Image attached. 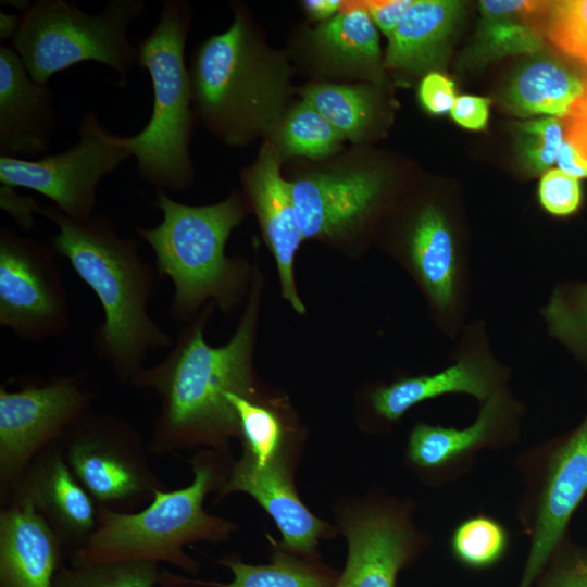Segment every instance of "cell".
<instances>
[{
  "label": "cell",
  "mask_w": 587,
  "mask_h": 587,
  "mask_svg": "<svg viewBox=\"0 0 587 587\" xmlns=\"http://www.w3.org/2000/svg\"><path fill=\"white\" fill-rule=\"evenodd\" d=\"M260 284L255 276L239 324L225 345L212 347L204 338L215 307L209 304L185 323L168 353L133 380L130 386L153 391L159 401L147 441L150 453L165 455L200 446L223 449L230 437L240 436L227 394L257 398L252 358Z\"/></svg>",
  "instance_id": "obj_1"
},
{
  "label": "cell",
  "mask_w": 587,
  "mask_h": 587,
  "mask_svg": "<svg viewBox=\"0 0 587 587\" xmlns=\"http://www.w3.org/2000/svg\"><path fill=\"white\" fill-rule=\"evenodd\" d=\"M36 213L58 227L49 245L99 300L103 321L92 334L95 352L120 383L132 385L147 355L174 342L149 313L157 270L140 254L139 240L123 237L104 215L76 221L39 204Z\"/></svg>",
  "instance_id": "obj_2"
},
{
  "label": "cell",
  "mask_w": 587,
  "mask_h": 587,
  "mask_svg": "<svg viewBox=\"0 0 587 587\" xmlns=\"http://www.w3.org/2000/svg\"><path fill=\"white\" fill-rule=\"evenodd\" d=\"M221 34L203 40L189 68L195 115L232 147L274 134L284 117L288 70L268 51L240 4Z\"/></svg>",
  "instance_id": "obj_3"
},
{
  "label": "cell",
  "mask_w": 587,
  "mask_h": 587,
  "mask_svg": "<svg viewBox=\"0 0 587 587\" xmlns=\"http://www.w3.org/2000/svg\"><path fill=\"white\" fill-rule=\"evenodd\" d=\"M152 204L161 222L136 226V233L153 251L158 274L174 286L170 317L186 323L209 304L233 311L245 297L249 268L225 248L246 214L243 198L233 191L218 202L191 205L157 190Z\"/></svg>",
  "instance_id": "obj_4"
},
{
  "label": "cell",
  "mask_w": 587,
  "mask_h": 587,
  "mask_svg": "<svg viewBox=\"0 0 587 587\" xmlns=\"http://www.w3.org/2000/svg\"><path fill=\"white\" fill-rule=\"evenodd\" d=\"M193 478L183 488L158 489L140 511L99 507L93 533L70 557L73 564L149 562L171 564L184 572L199 569L184 547L218 542L229 537L232 522L203 509L207 495L221 489L226 478L214 452L202 451L191 460Z\"/></svg>",
  "instance_id": "obj_5"
},
{
  "label": "cell",
  "mask_w": 587,
  "mask_h": 587,
  "mask_svg": "<svg viewBox=\"0 0 587 587\" xmlns=\"http://www.w3.org/2000/svg\"><path fill=\"white\" fill-rule=\"evenodd\" d=\"M189 5L165 0L151 32L138 43V65L148 72L153 92L152 112L133 136H114L136 159L139 178L157 190L189 188L195 171L189 152L195 112L185 47L190 28Z\"/></svg>",
  "instance_id": "obj_6"
},
{
  "label": "cell",
  "mask_w": 587,
  "mask_h": 587,
  "mask_svg": "<svg viewBox=\"0 0 587 587\" xmlns=\"http://www.w3.org/2000/svg\"><path fill=\"white\" fill-rule=\"evenodd\" d=\"M146 11L143 0H110L98 14L80 10L73 1L38 0L21 14L12 47L40 85L82 62H97L115 71L117 84L125 86L138 63L129 26Z\"/></svg>",
  "instance_id": "obj_7"
},
{
  "label": "cell",
  "mask_w": 587,
  "mask_h": 587,
  "mask_svg": "<svg viewBox=\"0 0 587 587\" xmlns=\"http://www.w3.org/2000/svg\"><path fill=\"white\" fill-rule=\"evenodd\" d=\"M60 442L67 464L98 507H137L164 489L149 463L148 442L122 416L89 411Z\"/></svg>",
  "instance_id": "obj_8"
},
{
  "label": "cell",
  "mask_w": 587,
  "mask_h": 587,
  "mask_svg": "<svg viewBox=\"0 0 587 587\" xmlns=\"http://www.w3.org/2000/svg\"><path fill=\"white\" fill-rule=\"evenodd\" d=\"M95 389L80 372L0 387V495L7 502L34 458L90 411Z\"/></svg>",
  "instance_id": "obj_9"
},
{
  "label": "cell",
  "mask_w": 587,
  "mask_h": 587,
  "mask_svg": "<svg viewBox=\"0 0 587 587\" xmlns=\"http://www.w3.org/2000/svg\"><path fill=\"white\" fill-rule=\"evenodd\" d=\"M50 245L0 225V326L27 342L71 326L68 296Z\"/></svg>",
  "instance_id": "obj_10"
},
{
  "label": "cell",
  "mask_w": 587,
  "mask_h": 587,
  "mask_svg": "<svg viewBox=\"0 0 587 587\" xmlns=\"http://www.w3.org/2000/svg\"><path fill=\"white\" fill-rule=\"evenodd\" d=\"M79 138L70 149L36 160L0 155V182L34 190L72 220L90 218L101 180L132 154L120 147L95 112L80 120Z\"/></svg>",
  "instance_id": "obj_11"
},
{
  "label": "cell",
  "mask_w": 587,
  "mask_h": 587,
  "mask_svg": "<svg viewBox=\"0 0 587 587\" xmlns=\"http://www.w3.org/2000/svg\"><path fill=\"white\" fill-rule=\"evenodd\" d=\"M392 252L422 291L437 327L455 338L465 326L471 282L449 214L436 202L420 205Z\"/></svg>",
  "instance_id": "obj_12"
},
{
  "label": "cell",
  "mask_w": 587,
  "mask_h": 587,
  "mask_svg": "<svg viewBox=\"0 0 587 587\" xmlns=\"http://www.w3.org/2000/svg\"><path fill=\"white\" fill-rule=\"evenodd\" d=\"M304 240L353 248L376 217L388 187L378 167L352 164L290 182Z\"/></svg>",
  "instance_id": "obj_13"
},
{
  "label": "cell",
  "mask_w": 587,
  "mask_h": 587,
  "mask_svg": "<svg viewBox=\"0 0 587 587\" xmlns=\"http://www.w3.org/2000/svg\"><path fill=\"white\" fill-rule=\"evenodd\" d=\"M587 495V414L550 448L534 495L530 549L519 587H530L560 546L577 507Z\"/></svg>",
  "instance_id": "obj_14"
},
{
  "label": "cell",
  "mask_w": 587,
  "mask_h": 587,
  "mask_svg": "<svg viewBox=\"0 0 587 587\" xmlns=\"http://www.w3.org/2000/svg\"><path fill=\"white\" fill-rule=\"evenodd\" d=\"M454 362L434 374L399 378L371 394L375 413L388 422L412 407L448 394H465L485 402L505 388L511 371L494 355L483 321L465 325L451 354Z\"/></svg>",
  "instance_id": "obj_15"
},
{
  "label": "cell",
  "mask_w": 587,
  "mask_h": 587,
  "mask_svg": "<svg viewBox=\"0 0 587 587\" xmlns=\"http://www.w3.org/2000/svg\"><path fill=\"white\" fill-rule=\"evenodd\" d=\"M282 158L272 140L264 142L257 160L241 172V182L264 241L275 259L282 296L296 312L303 314L305 307L295 280V259L304 238L290 182L280 174Z\"/></svg>",
  "instance_id": "obj_16"
},
{
  "label": "cell",
  "mask_w": 587,
  "mask_h": 587,
  "mask_svg": "<svg viewBox=\"0 0 587 587\" xmlns=\"http://www.w3.org/2000/svg\"><path fill=\"white\" fill-rule=\"evenodd\" d=\"M57 112L52 90L36 83L17 52L0 47V154L36 160L52 145Z\"/></svg>",
  "instance_id": "obj_17"
},
{
  "label": "cell",
  "mask_w": 587,
  "mask_h": 587,
  "mask_svg": "<svg viewBox=\"0 0 587 587\" xmlns=\"http://www.w3.org/2000/svg\"><path fill=\"white\" fill-rule=\"evenodd\" d=\"M15 498L29 500L74 549L97 527L99 507L74 475L60 441L34 458L7 502Z\"/></svg>",
  "instance_id": "obj_18"
},
{
  "label": "cell",
  "mask_w": 587,
  "mask_h": 587,
  "mask_svg": "<svg viewBox=\"0 0 587 587\" xmlns=\"http://www.w3.org/2000/svg\"><path fill=\"white\" fill-rule=\"evenodd\" d=\"M346 566L334 587H396L399 572L416 552V539L397 512L370 510L344 521Z\"/></svg>",
  "instance_id": "obj_19"
},
{
  "label": "cell",
  "mask_w": 587,
  "mask_h": 587,
  "mask_svg": "<svg viewBox=\"0 0 587 587\" xmlns=\"http://www.w3.org/2000/svg\"><path fill=\"white\" fill-rule=\"evenodd\" d=\"M0 511V587H52L65 544L27 499Z\"/></svg>",
  "instance_id": "obj_20"
},
{
  "label": "cell",
  "mask_w": 587,
  "mask_h": 587,
  "mask_svg": "<svg viewBox=\"0 0 587 587\" xmlns=\"http://www.w3.org/2000/svg\"><path fill=\"white\" fill-rule=\"evenodd\" d=\"M521 415V403L502 388L483 402L476 420L467 427L417 423L409 437L408 457L424 470L451 467L479 449L511 439Z\"/></svg>",
  "instance_id": "obj_21"
},
{
  "label": "cell",
  "mask_w": 587,
  "mask_h": 587,
  "mask_svg": "<svg viewBox=\"0 0 587 587\" xmlns=\"http://www.w3.org/2000/svg\"><path fill=\"white\" fill-rule=\"evenodd\" d=\"M241 491L252 496L273 517L283 536L284 548L309 557L328 525L314 516L294 489L283 459L277 457L264 466L243 453L221 487V497Z\"/></svg>",
  "instance_id": "obj_22"
},
{
  "label": "cell",
  "mask_w": 587,
  "mask_h": 587,
  "mask_svg": "<svg viewBox=\"0 0 587 587\" xmlns=\"http://www.w3.org/2000/svg\"><path fill=\"white\" fill-rule=\"evenodd\" d=\"M463 8L461 1L414 0L388 37L384 65L416 75L440 67Z\"/></svg>",
  "instance_id": "obj_23"
},
{
  "label": "cell",
  "mask_w": 587,
  "mask_h": 587,
  "mask_svg": "<svg viewBox=\"0 0 587 587\" xmlns=\"http://www.w3.org/2000/svg\"><path fill=\"white\" fill-rule=\"evenodd\" d=\"M310 46L319 63L335 73L380 83L383 77L378 33L357 1H344L341 10L310 33Z\"/></svg>",
  "instance_id": "obj_24"
},
{
  "label": "cell",
  "mask_w": 587,
  "mask_h": 587,
  "mask_svg": "<svg viewBox=\"0 0 587 587\" xmlns=\"http://www.w3.org/2000/svg\"><path fill=\"white\" fill-rule=\"evenodd\" d=\"M551 1L483 0L473 47L483 61L510 54L535 53L545 46V23Z\"/></svg>",
  "instance_id": "obj_25"
},
{
  "label": "cell",
  "mask_w": 587,
  "mask_h": 587,
  "mask_svg": "<svg viewBox=\"0 0 587 587\" xmlns=\"http://www.w3.org/2000/svg\"><path fill=\"white\" fill-rule=\"evenodd\" d=\"M585 80L560 60L535 59L513 75L503 91L502 102L521 117H564L582 95Z\"/></svg>",
  "instance_id": "obj_26"
},
{
  "label": "cell",
  "mask_w": 587,
  "mask_h": 587,
  "mask_svg": "<svg viewBox=\"0 0 587 587\" xmlns=\"http://www.w3.org/2000/svg\"><path fill=\"white\" fill-rule=\"evenodd\" d=\"M312 105L345 138L353 142L365 140L377 117V97L367 84L319 83L301 92Z\"/></svg>",
  "instance_id": "obj_27"
},
{
  "label": "cell",
  "mask_w": 587,
  "mask_h": 587,
  "mask_svg": "<svg viewBox=\"0 0 587 587\" xmlns=\"http://www.w3.org/2000/svg\"><path fill=\"white\" fill-rule=\"evenodd\" d=\"M233 573L228 583L208 582L214 587H334L339 574L325 565L276 551L268 564H249L239 559L220 560Z\"/></svg>",
  "instance_id": "obj_28"
},
{
  "label": "cell",
  "mask_w": 587,
  "mask_h": 587,
  "mask_svg": "<svg viewBox=\"0 0 587 587\" xmlns=\"http://www.w3.org/2000/svg\"><path fill=\"white\" fill-rule=\"evenodd\" d=\"M272 140L283 155L322 159L341 149L344 135L305 101L283 117Z\"/></svg>",
  "instance_id": "obj_29"
},
{
  "label": "cell",
  "mask_w": 587,
  "mask_h": 587,
  "mask_svg": "<svg viewBox=\"0 0 587 587\" xmlns=\"http://www.w3.org/2000/svg\"><path fill=\"white\" fill-rule=\"evenodd\" d=\"M540 314L549 336L587 365V282L557 284Z\"/></svg>",
  "instance_id": "obj_30"
},
{
  "label": "cell",
  "mask_w": 587,
  "mask_h": 587,
  "mask_svg": "<svg viewBox=\"0 0 587 587\" xmlns=\"http://www.w3.org/2000/svg\"><path fill=\"white\" fill-rule=\"evenodd\" d=\"M227 400L233 405L240 437L247 454L257 465L264 466L277 457L284 440V425L279 414L257 398L228 392Z\"/></svg>",
  "instance_id": "obj_31"
},
{
  "label": "cell",
  "mask_w": 587,
  "mask_h": 587,
  "mask_svg": "<svg viewBox=\"0 0 587 587\" xmlns=\"http://www.w3.org/2000/svg\"><path fill=\"white\" fill-rule=\"evenodd\" d=\"M160 564L121 562L101 564H62L52 587H155Z\"/></svg>",
  "instance_id": "obj_32"
},
{
  "label": "cell",
  "mask_w": 587,
  "mask_h": 587,
  "mask_svg": "<svg viewBox=\"0 0 587 587\" xmlns=\"http://www.w3.org/2000/svg\"><path fill=\"white\" fill-rule=\"evenodd\" d=\"M509 545L507 529L497 520L485 515L466 519L451 536L454 558L471 569H487L498 563Z\"/></svg>",
  "instance_id": "obj_33"
},
{
  "label": "cell",
  "mask_w": 587,
  "mask_h": 587,
  "mask_svg": "<svg viewBox=\"0 0 587 587\" xmlns=\"http://www.w3.org/2000/svg\"><path fill=\"white\" fill-rule=\"evenodd\" d=\"M516 146L524 167L534 175L547 172L557 162L564 127L559 117L542 116L516 123Z\"/></svg>",
  "instance_id": "obj_34"
},
{
  "label": "cell",
  "mask_w": 587,
  "mask_h": 587,
  "mask_svg": "<svg viewBox=\"0 0 587 587\" xmlns=\"http://www.w3.org/2000/svg\"><path fill=\"white\" fill-rule=\"evenodd\" d=\"M545 37L587 67V0L551 1Z\"/></svg>",
  "instance_id": "obj_35"
},
{
  "label": "cell",
  "mask_w": 587,
  "mask_h": 587,
  "mask_svg": "<svg viewBox=\"0 0 587 587\" xmlns=\"http://www.w3.org/2000/svg\"><path fill=\"white\" fill-rule=\"evenodd\" d=\"M537 197L540 207L548 214L557 217L573 215L583 204L579 180L559 168H552L542 174Z\"/></svg>",
  "instance_id": "obj_36"
},
{
  "label": "cell",
  "mask_w": 587,
  "mask_h": 587,
  "mask_svg": "<svg viewBox=\"0 0 587 587\" xmlns=\"http://www.w3.org/2000/svg\"><path fill=\"white\" fill-rule=\"evenodd\" d=\"M539 587H587V551L561 554Z\"/></svg>",
  "instance_id": "obj_37"
},
{
  "label": "cell",
  "mask_w": 587,
  "mask_h": 587,
  "mask_svg": "<svg viewBox=\"0 0 587 587\" xmlns=\"http://www.w3.org/2000/svg\"><path fill=\"white\" fill-rule=\"evenodd\" d=\"M417 97L422 107L429 113L445 114L451 111L457 99L454 83L437 71L429 72L419 85Z\"/></svg>",
  "instance_id": "obj_38"
},
{
  "label": "cell",
  "mask_w": 587,
  "mask_h": 587,
  "mask_svg": "<svg viewBox=\"0 0 587 587\" xmlns=\"http://www.w3.org/2000/svg\"><path fill=\"white\" fill-rule=\"evenodd\" d=\"M414 0L357 1L371 20L387 37L398 27Z\"/></svg>",
  "instance_id": "obj_39"
},
{
  "label": "cell",
  "mask_w": 587,
  "mask_h": 587,
  "mask_svg": "<svg viewBox=\"0 0 587 587\" xmlns=\"http://www.w3.org/2000/svg\"><path fill=\"white\" fill-rule=\"evenodd\" d=\"M489 107L490 100L487 98L463 95L457 97L450 112L460 126L471 130H480L487 125Z\"/></svg>",
  "instance_id": "obj_40"
},
{
  "label": "cell",
  "mask_w": 587,
  "mask_h": 587,
  "mask_svg": "<svg viewBox=\"0 0 587 587\" xmlns=\"http://www.w3.org/2000/svg\"><path fill=\"white\" fill-rule=\"evenodd\" d=\"M563 127L566 141L587 161V79L582 95L564 116Z\"/></svg>",
  "instance_id": "obj_41"
},
{
  "label": "cell",
  "mask_w": 587,
  "mask_h": 587,
  "mask_svg": "<svg viewBox=\"0 0 587 587\" xmlns=\"http://www.w3.org/2000/svg\"><path fill=\"white\" fill-rule=\"evenodd\" d=\"M37 204L35 199L20 195L14 187L1 184L0 207L24 232L32 229L35 225L34 215Z\"/></svg>",
  "instance_id": "obj_42"
},
{
  "label": "cell",
  "mask_w": 587,
  "mask_h": 587,
  "mask_svg": "<svg viewBox=\"0 0 587 587\" xmlns=\"http://www.w3.org/2000/svg\"><path fill=\"white\" fill-rule=\"evenodd\" d=\"M557 163L563 173L579 178H587V161L566 140L561 145Z\"/></svg>",
  "instance_id": "obj_43"
},
{
  "label": "cell",
  "mask_w": 587,
  "mask_h": 587,
  "mask_svg": "<svg viewBox=\"0 0 587 587\" xmlns=\"http://www.w3.org/2000/svg\"><path fill=\"white\" fill-rule=\"evenodd\" d=\"M340 0H307L303 8L308 15L319 22H325L335 16L342 7Z\"/></svg>",
  "instance_id": "obj_44"
},
{
  "label": "cell",
  "mask_w": 587,
  "mask_h": 587,
  "mask_svg": "<svg viewBox=\"0 0 587 587\" xmlns=\"http://www.w3.org/2000/svg\"><path fill=\"white\" fill-rule=\"evenodd\" d=\"M159 586L161 587H214L205 580L186 577L184 575L173 574L166 570H162Z\"/></svg>",
  "instance_id": "obj_45"
},
{
  "label": "cell",
  "mask_w": 587,
  "mask_h": 587,
  "mask_svg": "<svg viewBox=\"0 0 587 587\" xmlns=\"http://www.w3.org/2000/svg\"><path fill=\"white\" fill-rule=\"evenodd\" d=\"M21 24V15L0 12V41H13Z\"/></svg>",
  "instance_id": "obj_46"
},
{
  "label": "cell",
  "mask_w": 587,
  "mask_h": 587,
  "mask_svg": "<svg viewBox=\"0 0 587 587\" xmlns=\"http://www.w3.org/2000/svg\"><path fill=\"white\" fill-rule=\"evenodd\" d=\"M1 3L13 7L14 9L21 11V14H23L32 5V2L28 0H2Z\"/></svg>",
  "instance_id": "obj_47"
}]
</instances>
